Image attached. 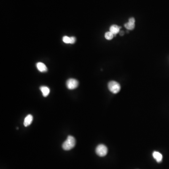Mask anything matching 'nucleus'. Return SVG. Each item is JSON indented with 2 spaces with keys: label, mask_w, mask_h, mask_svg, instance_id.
<instances>
[{
  "label": "nucleus",
  "mask_w": 169,
  "mask_h": 169,
  "mask_svg": "<svg viewBox=\"0 0 169 169\" xmlns=\"http://www.w3.org/2000/svg\"><path fill=\"white\" fill-rule=\"evenodd\" d=\"M62 41L63 42H65V43H67V44H70V37L67 36H65L62 38Z\"/></svg>",
  "instance_id": "nucleus-12"
},
{
  "label": "nucleus",
  "mask_w": 169,
  "mask_h": 169,
  "mask_svg": "<svg viewBox=\"0 0 169 169\" xmlns=\"http://www.w3.org/2000/svg\"><path fill=\"white\" fill-rule=\"evenodd\" d=\"M124 26L127 29L133 30L135 27V19L133 17L130 18L128 22L125 23Z\"/></svg>",
  "instance_id": "nucleus-5"
},
{
  "label": "nucleus",
  "mask_w": 169,
  "mask_h": 169,
  "mask_svg": "<svg viewBox=\"0 0 169 169\" xmlns=\"http://www.w3.org/2000/svg\"><path fill=\"white\" fill-rule=\"evenodd\" d=\"M36 67L37 69L41 73H44L48 70L47 66L43 62H38L36 64Z\"/></svg>",
  "instance_id": "nucleus-6"
},
{
  "label": "nucleus",
  "mask_w": 169,
  "mask_h": 169,
  "mask_svg": "<svg viewBox=\"0 0 169 169\" xmlns=\"http://www.w3.org/2000/svg\"><path fill=\"white\" fill-rule=\"evenodd\" d=\"M76 144V140L73 136H69L67 137L66 141L63 143L62 145V149L65 150H70L75 147Z\"/></svg>",
  "instance_id": "nucleus-1"
},
{
  "label": "nucleus",
  "mask_w": 169,
  "mask_h": 169,
  "mask_svg": "<svg viewBox=\"0 0 169 169\" xmlns=\"http://www.w3.org/2000/svg\"><path fill=\"white\" fill-rule=\"evenodd\" d=\"M114 35L110 31V32H106L105 34V38L106 39L108 40H111L113 38Z\"/></svg>",
  "instance_id": "nucleus-11"
},
{
  "label": "nucleus",
  "mask_w": 169,
  "mask_h": 169,
  "mask_svg": "<svg viewBox=\"0 0 169 169\" xmlns=\"http://www.w3.org/2000/svg\"><path fill=\"white\" fill-rule=\"evenodd\" d=\"M108 88L112 93L116 94L120 90L121 86L118 82L115 81H111L108 83Z\"/></svg>",
  "instance_id": "nucleus-2"
},
{
  "label": "nucleus",
  "mask_w": 169,
  "mask_h": 169,
  "mask_svg": "<svg viewBox=\"0 0 169 169\" xmlns=\"http://www.w3.org/2000/svg\"><path fill=\"white\" fill-rule=\"evenodd\" d=\"M76 41V38L74 37H70V44H74Z\"/></svg>",
  "instance_id": "nucleus-13"
},
{
  "label": "nucleus",
  "mask_w": 169,
  "mask_h": 169,
  "mask_svg": "<svg viewBox=\"0 0 169 169\" xmlns=\"http://www.w3.org/2000/svg\"><path fill=\"white\" fill-rule=\"evenodd\" d=\"M66 85L69 89H74L78 86V82L74 78H70L66 81Z\"/></svg>",
  "instance_id": "nucleus-4"
},
{
  "label": "nucleus",
  "mask_w": 169,
  "mask_h": 169,
  "mask_svg": "<svg viewBox=\"0 0 169 169\" xmlns=\"http://www.w3.org/2000/svg\"><path fill=\"white\" fill-rule=\"evenodd\" d=\"M124 31H121V32H120V35L121 36H123V35H124Z\"/></svg>",
  "instance_id": "nucleus-14"
},
{
  "label": "nucleus",
  "mask_w": 169,
  "mask_h": 169,
  "mask_svg": "<svg viewBox=\"0 0 169 169\" xmlns=\"http://www.w3.org/2000/svg\"><path fill=\"white\" fill-rule=\"evenodd\" d=\"M121 28V27L120 26H118L117 25H112L110 26V31L114 35H115L120 32V29Z\"/></svg>",
  "instance_id": "nucleus-8"
},
{
  "label": "nucleus",
  "mask_w": 169,
  "mask_h": 169,
  "mask_svg": "<svg viewBox=\"0 0 169 169\" xmlns=\"http://www.w3.org/2000/svg\"><path fill=\"white\" fill-rule=\"evenodd\" d=\"M154 158L157 161V162H161L162 160V156L161 154L157 151H154L153 153Z\"/></svg>",
  "instance_id": "nucleus-9"
},
{
  "label": "nucleus",
  "mask_w": 169,
  "mask_h": 169,
  "mask_svg": "<svg viewBox=\"0 0 169 169\" xmlns=\"http://www.w3.org/2000/svg\"><path fill=\"white\" fill-rule=\"evenodd\" d=\"M33 120V117L32 115H27L25 118L24 119V126L25 127L29 126L30 125H31L32 122Z\"/></svg>",
  "instance_id": "nucleus-7"
},
{
  "label": "nucleus",
  "mask_w": 169,
  "mask_h": 169,
  "mask_svg": "<svg viewBox=\"0 0 169 169\" xmlns=\"http://www.w3.org/2000/svg\"><path fill=\"white\" fill-rule=\"evenodd\" d=\"M40 90L41 92H42L43 96L45 97L48 96L50 93V89L47 86H41L40 88Z\"/></svg>",
  "instance_id": "nucleus-10"
},
{
  "label": "nucleus",
  "mask_w": 169,
  "mask_h": 169,
  "mask_svg": "<svg viewBox=\"0 0 169 169\" xmlns=\"http://www.w3.org/2000/svg\"><path fill=\"white\" fill-rule=\"evenodd\" d=\"M95 152L99 157H104L108 153V148L103 144H100L96 148Z\"/></svg>",
  "instance_id": "nucleus-3"
}]
</instances>
